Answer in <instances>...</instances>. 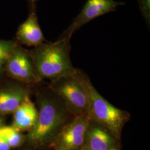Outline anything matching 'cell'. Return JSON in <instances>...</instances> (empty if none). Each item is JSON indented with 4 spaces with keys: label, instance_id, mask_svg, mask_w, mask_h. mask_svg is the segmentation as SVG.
Here are the masks:
<instances>
[{
    "label": "cell",
    "instance_id": "obj_1",
    "mask_svg": "<svg viewBox=\"0 0 150 150\" xmlns=\"http://www.w3.org/2000/svg\"><path fill=\"white\" fill-rule=\"evenodd\" d=\"M70 38H59L54 42H43L29 51L38 77L56 80L74 75L70 59Z\"/></svg>",
    "mask_w": 150,
    "mask_h": 150
},
{
    "label": "cell",
    "instance_id": "obj_2",
    "mask_svg": "<svg viewBox=\"0 0 150 150\" xmlns=\"http://www.w3.org/2000/svg\"><path fill=\"white\" fill-rule=\"evenodd\" d=\"M38 104L37 122L26 138L33 146H42L54 139L67 118L68 110L56 94L41 97Z\"/></svg>",
    "mask_w": 150,
    "mask_h": 150
},
{
    "label": "cell",
    "instance_id": "obj_3",
    "mask_svg": "<svg viewBox=\"0 0 150 150\" xmlns=\"http://www.w3.org/2000/svg\"><path fill=\"white\" fill-rule=\"evenodd\" d=\"M84 81L89 96L88 116L91 121L106 129L116 139H120L123 126L128 120L129 115L106 100L85 76Z\"/></svg>",
    "mask_w": 150,
    "mask_h": 150
},
{
    "label": "cell",
    "instance_id": "obj_4",
    "mask_svg": "<svg viewBox=\"0 0 150 150\" xmlns=\"http://www.w3.org/2000/svg\"><path fill=\"white\" fill-rule=\"evenodd\" d=\"M84 78L85 76L78 70L74 75L54 80V93L62 100L68 111L75 116L89 114V96Z\"/></svg>",
    "mask_w": 150,
    "mask_h": 150
},
{
    "label": "cell",
    "instance_id": "obj_5",
    "mask_svg": "<svg viewBox=\"0 0 150 150\" xmlns=\"http://www.w3.org/2000/svg\"><path fill=\"white\" fill-rule=\"evenodd\" d=\"M91 120L88 115L75 116L74 120L64 126L55 137L56 149L79 150L84 145Z\"/></svg>",
    "mask_w": 150,
    "mask_h": 150
},
{
    "label": "cell",
    "instance_id": "obj_6",
    "mask_svg": "<svg viewBox=\"0 0 150 150\" xmlns=\"http://www.w3.org/2000/svg\"><path fill=\"white\" fill-rule=\"evenodd\" d=\"M123 2L114 0H87L80 13L73 20L71 24L61 35L59 38L72 37L73 33L88 22L99 16L116 10L118 6L125 5Z\"/></svg>",
    "mask_w": 150,
    "mask_h": 150
},
{
    "label": "cell",
    "instance_id": "obj_7",
    "mask_svg": "<svg viewBox=\"0 0 150 150\" xmlns=\"http://www.w3.org/2000/svg\"><path fill=\"white\" fill-rule=\"evenodd\" d=\"M5 70L13 79L26 83L41 80L38 77L29 51L18 43L5 64Z\"/></svg>",
    "mask_w": 150,
    "mask_h": 150
},
{
    "label": "cell",
    "instance_id": "obj_8",
    "mask_svg": "<svg viewBox=\"0 0 150 150\" xmlns=\"http://www.w3.org/2000/svg\"><path fill=\"white\" fill-rule=\"evenodd\" d=\"M16 40L18 43L33 47L46 42L38 23L36 10L30 12L26 21L19 26Z\"/></svg>",
    "mask_w": 150,
    "mask_h": 150
},
{
    "label": "cell",
    "instance_id": "obj_9",
    "mask_svg": "<svg viewBox=\"0 0 150 150\" xmlns=\"http://www.w3.org/2000/svg\"><path fill=\"white\" fill-rule=\"evenodd\" d=\"M84 147L91 150L118 149L116 139L106 129L100 126L90 125L86 132Z\"/></svg>",
    "mask_w": 150,
    "mask_h": 150
},
{
    "label": "cell",
    "instance_id": "obj_10",
    "mask_svg": "<svg viewBox=\"0 0 150 150\" xmlns=\"http://www.w3.org/2000/svg\"><path fill=\"white\" fill-rule=\"evenodd\" d=\"M38 114V110L28 96L14 112L12 127L20 132L30 131L37 122Z\"/></svg>",
    "mask_w": 150,
    "mask_h": 150
},
{
    "label": "cell",
    "instance_id": "obj_11",
    "mask_svg": "<svg viewBox=\"0 0 150 150\" xmlns=\"http://www.w3.org/2000/svg\"><path fill=\"white\" fill-rule=\"evenodd\" d=\"M28 96L27 90L20 86L0 90V115L14 113Z\"/></svg>",
    "mask_w": 150,
    "mask_h": 150
},
{
    "label": "cell",
    "instance_id": "obj_12",
    "mask_svg": "<svg viewBox=\"0 0 150 150\" xmlns=\"http://www.w3.org/2000/svg\"><path fill=\"white\" fill-rule=\"evenodd\" d=\"M0 137L5 139L11 148L17 147L23 143L25 137L21 133L11 127L3 126L0 129Z\"/></svg>",
    "mask_w": 150,
    "mask_h": 150
},
{
    "label": "cell",
    "instance_id": "obj_13",
    "mask_svg": "<svg viewBox=\"0 0 150 150\" xmlns=\"http://www.w3.org/2000/svg\"><path fill=\"white\" fill-rule=\"evenodd\" d=\"M17 44L16 40H0V76L4 74L5 63Z\"/></svg>",
    "mask_w": 150,
    "mask_h": 150
},
{
    "label": "cell",
    "instance_id": "obj_14",
    "mask_svg": "<svg viewBox=\"0 0 150 150\" xmlns=\"http://www.w3.org/2000/svg\"><path fill=\"white\" fill-rule=\"evenodd\" d=\"M139 10L149 28L150 24V0H137Z\"/></svg>",
    "mask_w": 150,
    "mask_h": 150
},
{
    "label": "cell",
    "instance_id": "obj_15",
    "mask_svg": "<svg viewBox=\"0 0 150 150\" xmlns=\"http://www.w3.org/2000/svg\"><path fill=\"white\" fill-rule=\"evenodd\" d=\"M38 1V0H27L29 12L31 11L36 10V5Z\"/></svg>",
    "mask_w": 150,
    "mask_h": 150
},
{
    "label": "cell",
    "instance_id": "obj_16",
    "mask_svg": "<svg viewBox=\"0 0 150 150\" xmlns=\"http://www.w3.org/2000/svg\"><path fill=\"white\" fill-rule=\"evenodd\" d=\"M11 149L5 140L0 137V150H10Z\"/></svg>",
    "mask_w": 150,
    "mask_h": 150
},
{
    "label": "cell",
    "instance_id": "obj_17",
    "mask_svg": "<svg viewBox=\"0 0 150 150\" xmlns=\"http://www.w3.org/2000/svg\"><path fill=\"white\" fill-rule=\"evenodd\" d=\"M4 126V121L2 118H0V129H1Z\"/></svg>",
    "mask_w": 150,
    "mask_h": 150
},
{
    "label": "cell",
    "instance_id": "obj_18",
    "mask_svg": "<svg viewBox=\"0 0 150 150\" xmlns=\"http://www.w3.org/2000/svg\"><path fill=\"white\" fill-rule=\"evenodd\" d=\"M79 150H90V149H87V148H86L85 147H84V146H83L81 149H80Z\"/></svg>",
    "mask_w": 150,
    "mask_h": 150
},
{
    "label": "cell",
    "instance_id": "obj_19",
    "mask_svg": "<svg viewBox=\"0 0 150 150\" xmlns=\"http://www.w3.org/2000/svg\"><path fill=\"white\" fill-rule=\"evenodd\" d=\"M56 150H61V149H56Z\"/></svg>",
    "mask_w": 150,
    "mask_h": 150
},
{
    "label": "cell",
    "instance_id": "obj_20",
    "mask_svg": "<svg viewBox=\"0 0 150 150\" xmlns=\"http://www.w3.org/2000/svg\"><path fill=\"white\" fill-rule=\"evenodd\" d=\"M119 150L118 149H116V150Z\"/></svg>",
    "mask_w": 150,
    "mask_h": 150
}]
</instances>
